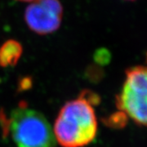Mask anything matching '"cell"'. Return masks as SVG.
<instances>
[{
	"label": "cell",
	"instance_id": "obj_1",
	"mask_svg": "<svg viewBox=\"0 0 147 147\" xmlns=\"http://www.w3.org/2000/svg\"><path fill=\"white\" fill-rule=\"evenodd\" d=\"M54 137L62 147H84L97 134L93 105L83 95L65 102L54 123Z\"/></svg>",
	"mask_w": 147,
	"mask_h": 147
},
{
	"label": "cell",
	"instance_id": "obj_5",
	"mask_svg": "<svg viewBox=\"0 0 147 147\" xmlns=\"http://www.w3.org/2000/svg\"><path fill=\"white\" fill-rule=\"evenodd\" d=\"M23 53L20 42L14 39H9L0 46V66L8 68L16 65Z\"/></svg>",
	"mask_w": 147,
	"mask_h": 147
},
{
	"label": "cell",
	"instance_id": "obj_2",
	"mask_svg": "<svg viewBox=\"0 0 147 147\" xmlns=\"http://www.w3.org/2000/svg\"><path fill=\"white\" fill-rule=\"evenodd\" d=\"M0 123L16 147H55L56 139L49 122L42 113L19 105L6 119L0 112Z\"/></svg>",
	"mask_w": 147,
	"mask_h": 147
},
{
	"label": "cell",
	"instance_id": "obj_3",
	"mask_svg": "<svg viewBox=\"0 0 147 147\" xmlns=\"http://www.w3.org/2000/svg\"><path fill=\"white\" fill-rule=\"evenodd\" d=\"M116 105L136 123L147 126V67L127 69L122 90L116 97Z\"/></svg>",
	"mask_w": 147,
	"mask_h": 147
},
{
	"label": "cell",
	"instance_id": "obj_6",
	"mask_svg": "<svg viewBox=\"0 0 147 147\" xmlns=\"http://www.w3.org/2000/svg\"><path fill=\"white\" fill-rule=\"evenodd\" d=\"M17 1H21V2H32L34 0H17Z\"/></svg>",
	"mask_w": 147,
	"mask_h": 147
},
{
	"label": "cell",
	"instance_id": "obj_7",
	"mask_svg": "<svg viewBox=\"0 0 147 147\" xmlns=\"http://www.w3.org/2000/svg\"><path fill=\"white\" fill-rule=\"evenodd\" d=\"M127 1H134V0H127Z\"/></svg>",
	"mask_w": 147,
	"mask_h": 147
},
{
	"label": "cell",
	"instance_id": "obj_4",
	"mask_svg": "<svg viewBox=\"0 0 147 147\" xmlns=\"http://www.w3.org/2000/svg\"><path fill=\"white\" fill-rule=\"evenodd\" d=\"M62 16L60 0H34L26 9L25 21L32 31L45 35L57 30Z\"/></svg>",
	"mask_w": 147,
	"mask_h": 147
}]
</instances>
